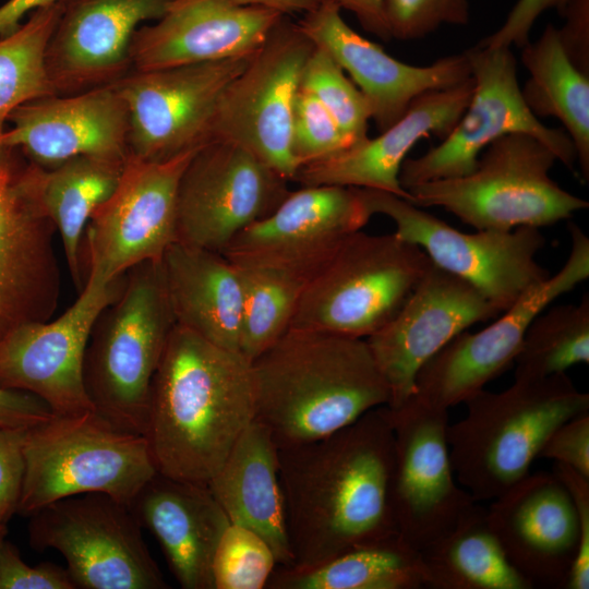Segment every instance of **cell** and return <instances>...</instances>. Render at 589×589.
I'll list each match as a JSON object with an SVG mask.
<instances>
[{
	"mask_svg": "<svg viewBox=\"0 0 589 589\" xmlns=\"http://www.w3.org/2000/svg\"><path fill=\"white\" fill-rule=\"evenodd\" d=\"M292 568L397 534L387 406L316 441L278 449Z\"/></svg>",
	"mask_w": 589,
	"mask_h": 589,
	"instance_id": "cell-1",
	"label": "cell"
},
{
	"mask_svg": "<svg viewBox=\"0 0 589 589\" xmlns=\"http://www.w3.org/2000/svg\"><path fill=\"white\" fill-rule=\"evenodd\" d=\"M254 417L251 362L176 324L148 395L144 436L156 471L207 484Z\"/></svg>",
	"mask_w": 589,
	"mask_h": 589,
	"instance_id": "cell-2",
	"label": "cell"
},
{
	"mask_svg": "<svg viewBox=\"0 0 589 589\" xmlns=\"http://www.w3.org/2000/svg\"><path fill=\"white\" fill-rule=\"evenodd\" d=\"M251 365L254 420L278 449L326 437L390 400L363 338L290 328Z\"/></svg>",
	"mask_w": 589,
	"mask_h": 589,
	"instance_id": "cell-3",
	"label": "cell"
},
{
	"mask_svg": "<svg viewBox=\"0 0 589 589\" xmlns=\"http://www.w3.org/2000/svg\"><path fill=\"white\" fill-rule=\"evenodd\" d=\"M466 416L447 425L458 483L473 501H493L530 472L552 432L589 411V395L566 373L515 380L502 392L482 389L464 402Z\"/></svg>",
	"mask_w": 589,
	"mask_h": 589,
	"instance_id": "cell-4",
	"label": "cell"
},
{
	"mask_svg": "<svg viewBox=\"0 0 589 589\" xmlns=\"http://www.w3.org/2000/svg\"><path fill=\"white\" fill-rule=\"evenodd\" d=\"M175 325L161 260L130 268L84 353V383L99 414L144 435L151 383Z\"/></svg>",
	"mask_w": 589,
	"mask_h": 589,
	"instance_id": "cell-5",
	"label": "cell"
},
{
	"mask_svg": "<svg viewBox=\"0 0 589 589\" xmlns=\"http://www.w3.org/2000/svg\"><path fill=\"white\" fill-rule=\"evenodd\" d=\"M17 513L29 516L60 498L105 493L130 506L157 472L146 437L91 410L56 416L26 430Z\"/></svg>",
	"mask_w": 589,
	"mask_h": 589,
	"instance_id": "cell-6",
	"label": "cell"
},
{
	"mask_svg": "<svg viewBox=\"0 0 589 589\" xmlns=\"http://www.w3.org/2000/svg\"><path fill=\"white\" fill-rule=\"evenodd\" d=\"M556 160L553 151L534 136L509 133L482 152L473 171L406 191L413 205L441 207L477 230L541 228L589 206L550 177Z\"/></svg>",
	"mask_w": 589,
	"mask_h": 589,
	"instance_id": "cell-7",
	"label": "cell"
},
{
	"mask_svg": "<svg viewBox=\"0 0 589 589\" xmlns=\"http://www.w3.org/2000/svg\"><path fill=\"white\" fill-rule=\"evenodd\" d=\"M431 263L395 232L354 231L309 280L289 329L365 339L393 320Z\"/></svg>",
	"mask_w": 589,
	"mask_h": 589,
	"instance_id": "cell-8",
	"label": "cell"
},
{
	"mask_svg": "<svg viewBox=\"0 0 589 589\" xmlns=\"http://www.w3.org/2000/svg\"><path fill=\"white\" fill-rule=\"evenodd\" d=\"M29 516V544L36 551L60 552L76 588H168L140 522L129 506L112 496L71 495Z\"/></svg>",
	"mask_w": 589,
	"mask_h": 589,
	"instance_id": "cell-9",
	"label": "cell"
},
{
	"mask_svg": "<svg viewBox=\"0 0 589 589\" xmlns=\"http://www.w3.org/2000/svg\"><path fill=\"white\" fill-rule=\"evenodd\" d=\"M356 189L371 215L389 217L398 237L419 245L434 264L470 283L500 312L550 276L536 259L545 243L540 228L462 232L400 196Z\"/></svg>",
	"mask_w": 589,
	"mask_h": 589,
	"instance_id": "cell-10",
	"label": "cell"
},
{
	"mask_svg": "<svg viewBox=\"0 0 589 589\" xmlns=\"http://www.w3.org/2000/svg\"><path fill=\"white\" fill-rule=\"evenodd\" d=\"M474 88L462 116L435 147L419 157L406 158L399 183L412 185L465 176L477 166L480 153L509 133H526L550 147L570 170L576 165L573 142L564 129L543 124L526 105L510 48L476 45L466 50Z\"/></svg>",
	"mask_w": 589,
	"mask_h": 589,
	"instance_id": "cell-11",
	"label": "cell"
},
{
	"mask_svg": "<svg viewBox=\"0 0 589 589\" xmlns=\"http://www.w3.org/2000/svg\"><path fill=\"white\" fill-rule=\"evenodd\" d=\"M199 148L161 161L129 156L115 191L85 227L81 247L85 280L109 284L140 263L163 259L177 241L180 179Z\"/></svg>",
	"mask_w": 589,
	"mask_h": 589,
	"instance_id": "cell-12",
	"label": "cell"
},
{
	"mask_svg": "<svg viewBox=\"0 0 589 589\" xmlns=\"http://www.w3.org/2000/svg\"><path fill=\"white\" fill-rule=\"evenodd\" d=\"M313 48L298 24L283 16L225 89L212 140L242 145L292 181L299 169L291 152L292 108Z\"/></svg>",
	"mask_w": 589,
	"mask_h": 589,
	"instance_id": "cell-13",
	"label": "cell"
},
{
	"mask_svg": "<svg viewBox=\"0 0 589 589\" xmlns=\"http://www.w3.org/2000/svg\"><path fill=\"white\" fill-rule=\"evenodd\" d=\"M572 248L553 276L522 293L479 332H461L419 370L414 394L434 407L449 409L484 389L510 366L531 321L555 299L589 277V239L569 224Z\"/></svg>",
	"mask_w": 589,
	"mask_h": 589,
	"instance_id": "cell-14",
	"label": "cell"
},
{
	"mask_svg": "<svg viewBox=\"0 0 589 589\" xmlns=\"http://www.w3.org/2000/svg\"><path fill=\"white\" fill-rule=\"evenodd\" d=\"M252 56L131 71L116 82L129 116V156L161 161L212 141L220 98Z\"/></svg>",
	"mask_w": 589,
	"mask_h": 589,
	"instance_id": "cell-15",
	"label": "cell"
},
{
	"mask_svg": "<svg viewBox=\"0 0 589 589\" xmlns=\"http://www.w3.org/2000/svg\"><path fill=\"white\" fill-rule=\"evenodd\" d=\"M289 181L228 140L201 146L180 179L177 241L223 253L244 228L272 214Z\"/></svg>",
	"mask_w": 589,
	"mask_h": 589,
	"instance_id": "cell-16",
	"label": "cell"
},
{
	"mask_svg": "<svg viewBox=\"0 0 589 589\" xmlns=\"http://www.w3.org/2000/svg\"><path fill=\"white\" fill-rule=\"evenodd\" d=\"M389 410L395 524L399 537L422 553L449 532L476 501L453 470L446 437L448 410L429 405L416 394Z\"/></svg>",
	"mask_w": 589,
	"mask_h": 589,
	"instance_id": "cell-17",
	"label": "cell"
},
{
	"mask_svg": "<svg viewBox=\"0 0 589 589\" xmlns=\"http://www.w3.org/2000/svg\"><path fill=\"white\" fill-rule=\"evenodd\" d=\"M122 280L105 284L88 277L59 317L22 323L2 335L0 387L37 396L56 416L95 410L84 383V353L98 314L117 297Z\"/></svg>",
	"mask_w": 589,
	"mask_h": 589,
	"instance_id": "cell-18",
	"label": "cell"
},
{
	"mask_svg": "<svg viewBox=\"0 0 589 589\" xmlns=\"http://www.w3.org/2000/svg\"><path fill=\"white\" fill-rule=\"evenodd\" d=\"M31 161L0 143V337L50 320L60 297L56 228L35 195Z\"/></svg>",
	"mask_w": 589,
	"mask_h": 589,
	"instance_id": "cell-19",
	"label": "cell"
},
{
	"mask_svg": "<svg viewBox=\"0 0 589 589\" xmlns=\"http://www.w3.org/2000/svg\"><path fill=\"white\" fill-rule=\"evenodd\" d=\"M371 216L356 188L301 187L272 214L241 230L223 254L235 263L283 269L310 280Z\"/></svg>",
	"mask_w": 589,
	"mask_h": 589,
	"instance_id": "cell-20",
	"label": "cell"
},
{
	"mask_svg": "<svg viewBox=\"0 0 589 589\" xmlns=\"http://www.w3.org/2000/svg\"><path fill=\"white\" fill-rule=\"evenodd\" d=\"M500 313L474 286L432 262L393 320L365 338L389 386L387 406L414 394L421 366L455 336Z\"/></svg>",
	"mask_w": 589,
	"mask_h": 589,
	"instance_id": "cell-21",
	"label": "cell"
},
{
	"mask_svg": "<svg viewBox=\"0 0 589 589\" xmlns=\"http://www.w3.org/2000/svg\"><path fill=\"white\" fill-rule=\"evenodd\" d=\"M297 24L349 73L366 99L380 132L397 122L419 96L456 86L471 76L466 51L423 67L395 59L350 27L341 10L328 1L303 14Z\"/></svg>",
	"mask_w": 589,
	"mask_h": 589,
	"instance_id": "cell-22",
	"label": "cell"
},
{
	"mask_svg": "<svg viewBox=\"0 0 589 589\" xmlns=\"http://www.w3.org/2000/svg\"><path fill=\"white\" fill-rule=\"evenodd\" d=\"M486 518L531 588H565L580 530L570 494L553 471L529 472L492 501Z\"/></svg>",
	"mask_w": 589,
	"mask_h": 589,
	"instance_id": "cell-23",
	"label": "cell"
},
{
	"mask_svg": "<svg viewBox=\"0 0 589 589\" xmlns=\"http://www.w3.org/2000/svg\"><path fill=\"white\" fill-rule=\"evenodd\" d=\"M45 61L57 95L115 84L132 71L137 25L158 20L171 0H61Z\"/></svg>",
	"mask_w": 589,
	"mask_h": 589,
	"instance_id": "cell-24",
	"label": "cell"
},
{
	"mask_svg": "<svg viewBox=\"0 0 589 589\" xmlns=\"http://www.w3.org/2000/svg\"><path fill=\"white\" fill-rule=\"evenodd\" d=\"M0 143L33 164L56 167L77 156L129 158V116L115 84L72 95H51L15 108Z\"/></svg>",
	"mask_w": 589,
	"mask_h": 589,
	"instance_id": "cell-25",
	"label": "cell"
},
{
	"mask_svg": "<svg viewBox=\"0 0 589 589\" xmlns=\"http://www.w3.org/2000/svg\"><path fill=\"white\" fill-rule=\"evenodd\" d=\"M283 16L224 0H171L160 19L133 33L132 71L252 56Z\"/></svg>",
	"mask_w": 589,
	"mask_h": 589,
	"instance_id": "cell-26",
	"label": "cell"
},
{
	"mask_svg": "<svg viewBox=\"0 0 589 589\" xmlns=\"http://www.w3.org/2000/svg\"><path fill=\"white\" fill-rule=\"evenodd\" d=\"M473 88L470 76L456 86L419 96L406 113L380 135L301 166L293 181L301 187L381 190L409 201L408 192L399 183L400 168L408 153L421 139L446 137L466 110Z\"/></svg>",
	"mask_w": 589,
	"mask_h": 589,
	"instance_id": "cell-27",
	"label": "cell"
},
{
	"mask_svg": "<svg viewBox=\"0 0 589 589\" xmlns=\"http://www.w3.org/2000/svg\"><path fill=\"white\" fill-rule=\"evenodd\" d=\"M129 507L158 541L181 588L214 589L213 558L230 521L207 484L156 472Z\"/></svg>",
	"mask_w": 589,
	"mask_h": 589,
	"instance_id": "cell-28",
	"label": "cell"
},
{
	"mask_svg": "<svg viewBox=\"0 0 589 589\" xmlns=\"http://www.w3.org/2000/svg\"><path fill=\"white\" fill-rule=\"evenodd\" d=\"M230 524L261 536L277 565L291 567L278 448L268 430L253 420L207 483Z\"/></svg>",
	"mask_w": 589,
	"mask_h": 589,
	"instance_id": "cell-29",
	"label": "cell"
},
{
	"mask_svg": "<svg viewBox=\"0 0 589 589\" xmlns=\"http://www.w3.org/2000/svg\"><path fill=\"white\" fill-rule=\"evenodd\" d=\"M161 264L176 324L240 352L243 293L235 265L220 252L180 241Z\"/></svg>",
	"mask_w": 589,
	"mask_h": 589,
	"instance_id": "cell-30",
	"label": "cell"
},
{
	"mask_svg": "<svg viewBox=\"0 0 589 589\" xmlns=\"http://www.w3.org/2000/svg\"><path fill=\"white\" fill-rule=\"evenodd\" d=\"M127 160L77 156L52 168L31 163L35 195L61 238L70 274L80 291L85 284L81 262L85 227L95 209L115 191Z\"/></svg>",
	"mask_w": 589,
	"mask_h": 589,
	"instance_id": "cell-31",
	"label": "cell"
},
{
	"mask_svg": "<svg viewBox=\"0 0 589 589\" xmlns=\"http://www.w3.org/2000/svg\"><path fill=\"white\" fill-rule=\"evenodd\" d=\"M529 79L522 98L537 118L561 121L570 137L581 180H589V75L578 70L565 53L557 28L548 24L542 35L521 48Z\"/></svg>",
	"mask_w": 589,
	"mask_h": 589,
	"instance_id": "cell-32",
	"label": "cell"
},
{
	"mask_svg": "<svg viewBox=\"0 0 589 589\" xmlns=\"http://www.w3.org/2000/svg\"><path fill=\"white\" fill-rule=\"evenodd\" d=\"M268 589L428 588L421 553L399 534L363 544L310 568L277 565Z\"/></svg>",
	"mask_w": 589,
	"mask_h": 589,
	"instance_id": "cell-33",
	"label": "cell"
},
{
	"mask_svg": "<svg viewBox=\"0 0 589 589\" xmlns=\"http://www.w3.org/2000/svg\"><path fill=\"white\" fill-rule=\"evenodd\" d=\"M421 556L428 588L531 589L504 553L489 525L486 508L477 502Z\"/></svg>",
	"mask_w": 589,
	"mask_h": 589,
	"instance_id": "cell-34",
	"label": "cell"
},
{
	"mask_svg": "<svg viewBox=\"0 0 589 589\" xmlns=\"http://www.w3.org/2000/svg\"><path fill=\"white\" fill-rule=\"evenodd\" d=\"M231 263L243 293L240 353L252 362L289 329L309 279L267 266Z\"/></svg>",
	"mask_w": 589,
	"mask_h": 589,
	"instance_id": "cell-35",
	"label": "cell"
},
{
	"mask_svg": "<svg viewBox=\"0 0 589 589\" xmlns=\"http://www.w3.org/2000/svg\"><path fill=\"white\" fill-rule=\"evenodd\" d=\"M61 10V0L37 8L13 34L0 38V133L15 108L57 95L45 55Z\"/></svg>",
	"mask_w": 589,
	"mask_h": 589,
	"instance_id": "cell-36",
	"label": "cell"
},
{
	"mask_svg": "<svg viewBox=\"0 0 589 589\" xmlns=\"http://www.w3.org/2000/svg\"><path fill=\"white\" fill-rule=\"evenodd\" d=\"M589 362V297L544 309L529 324L514 361L515 380H540Z\"/></svg>",
	"mask_w": 589,
	"mask_h": 589,
	"instance_id": "cell-37",
	"label": "cell"
},
{
	"mask_svg": "<svg viewBox=\"0 0 589 589\" xmlns=\"http://www.w3.org/2000/svg\"><path fill=\"white\" fill-rule=\"evenodd\" d=\"M300 88L312 94L325 107L351 145L369 137L370 106L324 47L314 45L301 73Z\"/></svg>",
	"mask_w": 589,
	"mask_h": 589,
	"instance_id": "cell-38",
	"label": "cell"
},
{
	"mask_svg": "<svg viewBox=\"0 0 589 589\" xmlns=\"http://www.w3.org/2000/svg\"><path fill=\"white\" fill-rule=\"evenodd\" d=\"M277 566L267 542L253 530L229 524L216 548L214 589H263Z\"/></svg>",
	"mask_w": 589,
	"mask_h": 589,
	"instance_id": "cell-39",
	"label": "cell"
},
{
	"mask_svg": "<svg viewBox=\"0 0 589 589\" xmlns=\"http://www.w3.org/2000/svg\"><path fill=\"white\" fill-rule=\"evenodd\" d=\"M350 146V141L325 107L299 87L291 118V152L299 168Z\"/></svg>",
	"mask_w": 589,
	"mask_h": 589,
	"instance_id": "cell-40",
	"label": "cell"
},
{
	"mask_svg": "<svg viewBox=\"0 0 589 589\" xmlns=\"http://www.w3.org/2000/svg\"><path fill=\"white\" fill-rule=\"evenodd\" d=\"M392 39H421L440 26L468 24V0H384Z\"/></svg>",
	"mask_w": 589,
	"mask_h": 589,
	"instance_id": "cell-41",
	"label": "cell"
},
{
	"mask_svg": "<svg viewBox=\"0 0 589 589\" xmlns=\"http://www.w3.org/2000/svg\"><path fill=\"white\" fill-rule=\"evenodd\" d=\"M4 536L0 537V589H76L67 568L50 562L27 565Z\"/></svg>",
	"mask_w": 589,
	"mask_h": 589,
	"instance_id": "cell-42",
	"label": "cell"
},
{
	"mask_svg": "<svg viewBox=\"0 0 589 589\" xmlns=\"http://www.w3.org/2000/svg\"><path fill=\"white\" fill-rule=\"evenodd\" d=\"M26 430L0 428V534L7 532L8 521L17 512L25 469Z\"/></svg>",
	"mask_w": 589,
	"mask_h": 589,
	"instance_id": "cell-43",
	"label": "cell"
},
{
	"mask_svg": "<svg viewBox=\"0 0 589 589\" xmlns=\"http://www.w3.org/2000/svg\"><path fill=\"white\" fill-rule=\"evenodd\" d=\"M553 472L570 494L577 512L580 542L565 588H589V479L572 468L554 462Z\"/></svg>",
	"mask_w": 589,
	"mask_h": 589,
	"instance_id": "cell-44",
	"label": "cell"
},
{
	"mask_svg": "<svg viewBox=\"0 0 589 589\" xmlns=\"http://www.w3.org/2000/svg\"><path fill=\"white\" fill-rule=\"evenodd\" d=\"M539 457L567 466L589 479V411L557 426L545 441Z\"/></svg>",
	"mask_w": 589,
	"mask_h": 589,
	"instance_id": "cell-45",
	"label": "cell"
},
{
	"mask_svg": "<svg viewBox=\"0 0 589 589\" xmlns=\"http://www.w3.org/2000/svg\"><path fill=\"white\" fill-rule=\"evenodd\" d=\"M567 0H517L502 26L483 38L478 45L486 48L517 46L522 48L529 40L530 31L538 17L549 9L558 13Z\"/></svg>",
	"mask_w": 589,
	"mask_h": 589,
	"instance_id": "cell-46",
	"label": "cell"
},
{
	"mask_svg": "<svg viewBox=\"0 0 589 589\" xmlns=\"http://www.w3.org/2000/svg\"><path fill=\"white\" fill-rule=\"evenodd\" d=\"M560 15L565 20L557 28L562 47L573 64L589 75V0H567Z\"/></svg>",
	"mask_w": 589,
	"mask_h": 589,
	"instance_id": "cell-47",
	"label": "cell"
},
{
	"mask_svg": "<svg viewBox=\"0 0 589 589\" xmlns=\"http://www.w3.org/2000/svg\"><path fill=\"white\" fill-rule=\"evenodd\" d=\"M52 416L49 406L37 396L0 387V428L26 430Z\"/></svg>",
	"mask_w": 589,
	"mask_h": 589,
	"instance_id": "cell-48",
	"label": "cell"
},
{
	"mask_svg": "<svg viewBox=\"0 0 589 589\" xmlns=\"http://www.w3.org/2000/svg\"><path fill=\"white\" fill-rule=\"evenodd\" d=\"M353 14L361 27L368 33L388 41L392 39L384 0H323Z\"/></svg>",
	"mask_w": 589,
	"mask_h": 589,
	"instance_id": "cell-49",
	"label": "cell"
},
{
	"mask_svg": "<svg viewBox=\"0 0 589 589\" xmlns=\"http://www.w3.org/2000/svg\"><path fill=\"white\" fill-rule=\"evenodd\" d=\"M56 0H8L0 7V38L13 34L23 16Z\"/></svg>",
	"mask_w": 589,
	"mask_h": 589,
	"instance_id": "cell-50",
	"label": "cell"
},
{
	"mask_svg": "<svg viewBox=\"0 0 589 589\" xmlns=\"http://www.w3.org/2000/svg\"><path fill=\"white\" fill-rule=\"evenodd\" d=\"M237 7H260L288 15L293 13H308L316 9L323 0H224Z\"/></svg>",
	"mask_w": 589,
	"mask_h": 589,
	"instance_id": "cell-51",
	"label": "cell"
},
{
	"mask_svg": "<svg viewBox=\"0 0 589 589\" xmlns=\"http://www.w3.org/2000/svg\"><path fill=\"white\" fill-rule=\"evenodd\" d=\"M4 534H5V533H1L0 537H1V536H4Z\"/></svg>",
	"mask_w": 589,
	"mask_h": 589,
	"instance_id": "cell-52",
	"label": "cell"
}]
</instances>
